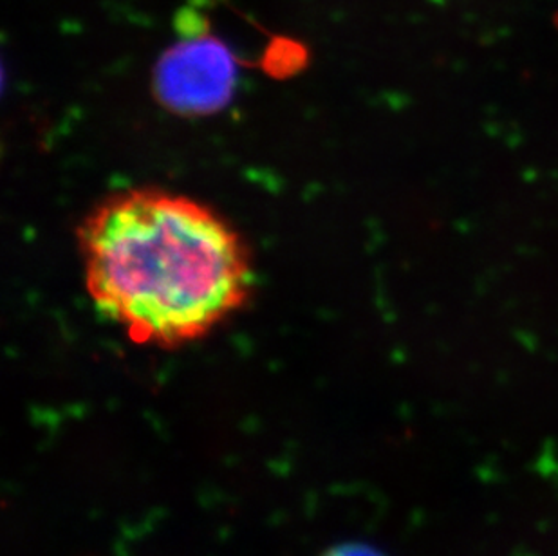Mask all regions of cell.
I'll use <instances>...</instances> for the list:
<instances>
[{
  "label": "cell",
  "mask_w": 558,
  "mask_h": 556,
  "mask_svg": "<svg viewBox=\"0 0 558 556\" xmlns=\"http://www.w3.org/2000/svg\"><path fill=\"white\" fill-rule=\"evenodd\" d=\"M78 246L96 311L142 343L199 340L253 291L252 257L232 225L167 190L107 197L80 226Z\"/></svg>",
  "instance_id": "cell-1"
},
{
  "label": "cell",
  "mask_w": 558,
  "mask_h": 556,
  "mask_svg": "<svg viewBox=\"0 0 558 556\" xmlns=\"http://www.w3.org/2000/svg\"><path fill=\"white\" fill-rule=\"evenodd\" d=\"M235 69L222 44L210 37L175 44L156 71V95L170 111L210 114L232 96Z\"/></svg>",
  "instance_id": "cell-2"
},
{
  "label": "cell",
  "mask_w": 558,
  "mask_h": 556,
  "mask_svg": "<svg viewBox=\"0 0 558 556\" xmlns=\"http://www.w3.org/2000/svg\"><path fill=\"white\" fill-rule=\"evenodd\" d=\"M322 556H381L364 544H342V546L332 547Z\"/></svg>",
  "instance_id": "cell-3"
}]
</instances>
